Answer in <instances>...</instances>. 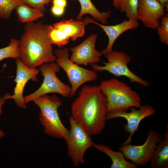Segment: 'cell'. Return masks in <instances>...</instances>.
I'll return each instance as SVG.
<instances>
[{
  "instance_id": "6da1fadb",
  "label": "cell",
  "mask_w": 168,
  "mask_h": 168,
  "mask_svg": "<svg viewBox=\"0 0 168 168\" xmlns=\"http://www.w3.org/2000/svg\"><path fill=\"white\" fill-rule=\"evenodd\" d=\"M71 116L90 136L99 135L105 127L107 101L100 86L82 87L72 103Z\"/></svg>"
},
{
  "instance_id": "7a4b0ae2",
  "label": "cell",
  "mask_w": 168,
  "mask_h": 168,
  "mask_svg": "<svg viewBox=\"0 0 168 168\" xmlns=\"http://www.w3.org/2000/svg\"><path fill=\"white\" fill-rule=\"evenodd\" d=\"M47 25L40 21L25 24L24 31L19 40V58L29 68H35L56 61L47 35Z\"/></svg>"
},
{
  "instance_id": "3957f363",
  "label": "cell",
  "mask_w": 168,
  "mask_h": 168,
  "mask_svg": "<svg viewBox=\"0 0 168 168\" xmlns=\"http://www.w3.org/2000/svg\"><path fill=\"white\" fill-rule=\"evenodd\" d=\"M100 86L107 101V113L128 111L132 107L139 108L141 100L135 91L116 78L104 80Z\"/></svg>"
},
{
  "instance_id": "277c9868",
  "label": "cell",
  "mask_w": 168,
  "mask_h": 168,
  "mask_svg": "<svg viewBox=\"0 0 168 168\" xmlns=\"http://www.w3.org/2000/svg\"><path fill=\"white\" fill-rule=\"evenodd\" d=\"M32 101L40 109L39 120L44 133L51 137L66 141L69 130L62 123L58 113V109L62 105L59 98L55 95L45 94L37 97Z\"/></svg>"
},
{
  "instance_id": "5b68a950",
  "label": "cell",
  "mask_w": 168,
  "mask_h": 168,
  "mask_svg": "<svg viewBox=\"0 0 168 168\" xmlns=\"http://www.w3.org/2000/svg\"><path fill=\"white\" fill-rule=\"evenodd\" d=\"M60 68L58 65L54 62L46 63L40 66L39 70L44 77L43 83L35 92L24 96L26 104L38 97L50 93L58 94L66 97H70L71 86L63 83L56 75L59 72Z\"/></svg>"
},
{
  "instance_id": "8992f818",
  "label": "cell",
  "mask_w": 168,
  "mask_h": 168,
  "mask_svg": "<svg viewBox=\"0 0 168 168\" xmlns=\"http://www.w3.org/2000/svg\"><path fill=\"white\" fill-rule=\"evenodd\" d=\"M55 54L56 63L65 71L71 84L70 97H73L78 88L83 84L97 79L96 71L81 67L70 60L68 48L57 49Z\"/></svg>"
},
{
  "instance_id": "52a82bcc",
  "label": "cell",
  "mask_w": 168,
  "mask_h": 168,
  "mask_svg": "<svg viewBox=\"0 0 168 168\" xmlns=\"http://www.w3.org/2000/svg\"><path fill=\"white\" fill-rule=\"evenodd\" d=\"M70 129L65 141L67 145L68 155L76 167L83 165L85 154L94 143L86 131L70 116Z\"/></svg>"
},
{
  "instance_id": "ba28073f",
  "label": "cell",
  "mask_w": 168,
  "mask_h": 168,
  "mask_svg": "<svg viewBox=\"0 0 168 168\" xmlns=\"http://www.w3.org/2000/svg\"><path fill=\"white\" fill-rule=\"evenodd\" d=\"M107 62L102 61L103 66L97 64L91 65L95 71H107L117 77H125L131 82H135L144 86L147 87L149 83L132 72L128 67L131 57L125 52L113 50L105 55Z\"/></svg>"
},
{
  "instance_id": "9c48e42d",
  "label": "cell",
  "mask_w": 168,
  "mask_h": 168,
  "mask_svg": "<svg viewBox=\"0 0 168 168\" xmlns=\"http://www.w3.org/2000/svg\"><path fill=\"white\" fill-rule=\"evenodd\" d=\"M162 139L161 134L150 129L143 144L137 146L130 143L122 145L118 150L122 152L125 158L137 166H144L150 161L158 143Z\"/></svg>"
},
{
  "instance_id": "30bf717a",
  "label": "cell",
  "mask_w": 168,
  "mask_h": 168,
  "mask_svg": "<svg viewBox=\"0 0 168 168\" xmlns=\"http://www.w3.org/2000/svg\"><path fill=\"white\" fill-rule=\"evenodd\" d=\"M15 61L16 65V76L14 81L16 85L14 89L13 94L11 95L9 93H6L2 98L5 100L12 99L18 107L25 109L27 108L23 96L25 87L29 80L37 81V76L40 71L36 68H31L28 67L19 58H16Z\"/></svg>"
},
{
  "instance_id": "8fae6325",
  "label": "cell",
  "mask_w": 168,
  "mask_h": 168,
  "mask_svg": "<svg viewBox=\"0 0 168 168\" xmlns=\"http://www.w3.org/2000/svg\"><path fill=\"white\" fill-rule=\"evenodd\" d=\"M130 111H118L113 113H107L106 120L122 118L126 119L127 123L124 124V128L126 132L129 134L126 141L122 145L130 143L134 134L138 130L139 125L144 118L154 114L156 112L154 109L151 105L146 104L141 106L139 109L136 110L133 108H129Z\"/></svg>"
},
{
  "instance_id": "7c38bea8",
  "label": "cell",
  "mask_w": 168,
  "mask_h": 168,
  "mask_svg": "<svg viewBox=\"0 0 168 168\" xmlns=\"http://www.w3.org/2000/svg\"><path fill=\"white\" fill-rule=\"evenodd\" d=\"M97 37L96 34H92L78 45L71 48L70 60L78 65L97 64L102 55L96 48Z\"/></svg>"
},
{
  "instance_id": "4fadbf2b",
  "label": "cell",
  "mask_w": 168,
  "mask_h": 168,
  "mask_svg": "<svg viewBox=\"0 0 168 168\" xmlns=\"http://www.w3.org/2000/svg\"><path fill=\"white\" fill-rule=\"evenodd\" d=\"M165 7L157 0H139L137 20L145 27L156 30L165 15Z\"/></svg>"
},
{
  "instance_id": "5bb4252c",
  "label": "cell",
  "mask_w": 168,
  "mask_h": 168,
  "mask_svg": "<svg viewBox=\"0 0 168 168\" xmlns=\"http://www.w3.org/2000/svg\"><path fill=\"white\" fill-rule=\"evenodd\" d=\"M82 21L86 25L92 23L98 26L108 36V45L101 52L102 54L105 55L113 50L114 42L121 35L128 30L137 29L139 26L138 22L136 20H125L120 23L113 25L100 24L88 17H85Z\"/></svg>"
},
{
  "instance_id": "9a60e30c",
  "label": "cell",
  "mask_w": 168,
  "mask_h": 168,
  "mask_svg": "<svg viewBox=\"0 0 168 168\" xmlns=\"http://www.w3.org/2000/svg\"><path fill=\"white\" fill-rule=\"evenodd\" d=\"M152 168H168V126L164 134V138L157 144L150 161Z\"/></svg>"
},
{
  "instance_id": "2e32d148",
  "label": "cell",
  "mask_w": 168,
  "mask_h": 168,
  "mask_svg": "<svg viewBox=\"0 0 168 168\" xmlns=\"http://www.w3.org/2000/svg\"><path fill=\"white\" fill-rule=\"evenodd\" d=\"M85 26L82 21H75L72 19L62 20L53 25L54 27L61 30L74 41L84 35Z\"/></svg>"
},
{
  "instance_id": "e0dca14e",
  "label": "cell",
  "mask_w": 168,
  "mask_h": 168,
  "mask_svg": "<svg viewBox=\"0 0 168 168\" xmlns=\"http://www.w3.org/2000/svg\"><path fill=\"white\" fill-rule=\"evenodd\" d=\"M96 149L107 155L112 163L111 168H137V166L133 162L127 161L123 153L120 151L116 152L105 145L94 143L93 146Z\"/></svg>"
},
{
  "instance_id": "ac0fdd59",
  "label": "cell",
  "mask_w": 168,
  "mask_h": 168,
  "mask_svg": "<svg viewBox=\"0 0 168 168\" xmlns=\"http://www.w3.org/2000/svg\"><path fill=\"white\" fill-rule=\"evenodd\" d=\"M74 0L78 1L81 7L80 12L76 17L77 20L82 21L83 16L88 14L91 15L95 20L99 21L102 24L105 25L108 23V19L111 14V11L100 12L91 0Z\"/></svg>"
},
{
  "instance_id": "d6986e66",
  "label": "cell",
  "mask_w": 168,
  "mask_h": 168,
  "mask_svg": "<svg viewBox=\"0 0 168 168\" xmlns=\"http://www.w3.org/2000/svg\"><path fill=\"white\" fill-rule=\"evenodd\" d=\"M15 9L17 19L24 23L34 22L44 16V12L24 3L18 6Z\"/></svg>"
},
{
  "instance_id": "ffe728a7",
  "label": "cell",
  "mask_w": 168,
  "mask_h": 168,
  "mask_svg": "<svg viewBox=\"0 0 168 168\" xmlns=\"http://www.w3.org/2000/svg\"><path fill=\"white\" fill-rule=\"evenodd\" d=\"M47 30L48 37L52 44L61 48L69 42L70 38L58 28L48 25Z\"/></svg>"
},
{
  "instance_id": "44dd1931",
  "label": "cell",
  "mask_w": 168,
  "mask_h": 168,
  "mask_svg": "<svg viewBox=\"0 0 168 168\" xmlns=\"http://www.w3.org/2000/svg\"><path fill=\"white\" fill-rule=\"evenodd\" d=\"M19 40L14 39H11L8 45L0 49V62L8 58H18L19 57Z\"/></svg>"
},
{
  "instance_id": "7402d4cb",
  "label": "cell",
  "mask_w": 168,
  "mask_h": 168,
  "mask_svg": "<svg viewBox=\"0 0 168 168\" xmlns=\"http://www.w3.org/2000/svg\"><path fill=\"white\" fill-rule=\"evenodd\" d=\"M139 0H122L119 10L125 13L128 19L137 20Z\"/></svg>"
},
{
  "instance_id": "603a6c76",
  "label": "cell",
  "mask_w": 168,
  "mask_h": 168,
  "mask_svg": "<svg viewBox=\"0 0 168 168\" xmlns=\"http://www.w3.org/2000/svg\"><path fill=\"white\" fill-rule=\"evenodd\" d=\"M22 3L21 0H0V18L9 19L13 10Z\"/></svg>"
},
{
  "instance_id": "cb8c5ba5",
  "label": "cell",
  "mask_w": 168,
  "mask_h": 168,
  "mask_svg": "<svg viewBox=\"0 0 168 168\" xmlns=\"http://www.w3.org/2000/svg\"><path fill=\"white\" fill-rule=\"evenodd\" d=\"M160 41L166 45H168V15L166 14L162 18L156 29Z\"/></svg>"
},
{
  "instance_id": "d4e9b609",
  "label": "cell",
  "mask_w": 168,
  "mask_h": 168,
  "mask_svg": "<svg viewBox=\"0 0 168 168\" xmlns=\"http://www.w3.org/2000/svg\"><path fill=\"white\" fill-rule=\"evenodd\" d=\"M23 3L38 9L44 12L46 10L45 5L52 0H21Z\"/></svg>"
},
{
  "instance_id": "484cf974",
  "label": "cell",
  "mask_w": 168,
  "mask_h": 168,
  "mask_svg": "<svg viewBox=\"0 0 168 168\" xmlns=\"http://www.w3.org/2000/svg\"><path fill=\"white\" fill-rule=\"evenodd\" d=\"M64 9L63 7L53 5L51 9L52 13L54 16H62L64 12Z\"/></svg>"
},
{
  "instance_id": "4316f807",
  "label": "cell",
  "mask_w": 168,
  "mask_h": 168,
  "mask_svg": "<svg viewBox=\"0 0 168 168\" xmlns=\"http://www.w3.org/2000/svg\"><path fill=\"white\" fill-rule=\"evenodd\" d=\"M53 5L65 8L67 2L66 0H53Z\"/></svg>"
},
{
  "instance_id": "83f0119b",
  "label": "cell",
  "mask_w": 168,
  "mask_h": 168,
  "mask_svg": "<svg viewBox=\"0 0 168 168\" xmlns=\"http://www.w3.org/2000/svg\"><path fill=\"white\" fill-rule=\"evenodd\" d=\"M5 103V100L3 99L2 97L0 96V115H2L3 112L2 107ZM5 135V134L4 132L2 131L0 128V138L4 137Z\"/></svg>"
},
{
  "instance_id": "f1b7e54d",
  "label": "cell",
  "mask_w": 168,
  "mask_h": 168,
  "mask_svg": "<svg viewBox=\"0 0 168 168\" xmlns=\"http://www.w3.org/2000/svg\"><path fill=\"white\" fill-rule=\"evenodd\" d=\"M113 5L117 9H119L122 0H113Z\"/></svg>"
},
{
  "instance_id": "f546056e",
  "label": "cell",
  "mask_w": 168,
  "mask_h": 168,
  "mask_svg": "<svg viewBox=\"0 0 168 168\" xmlns=\"http://www.w3.org/2000/svg\"><path fill=\"white\" fill-rule=\"evenodd\" d=\"M158 0L166 8H167L168 9V0Z\"/></svg>"
}]
</instances>
